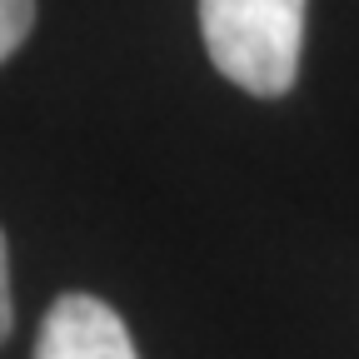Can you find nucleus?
Instances as JSON below:
<instances>
[{
    "instance_id": "obj_4",
    "label": "nucleus",
    "mask_w": 359,
    "mask_h": 359,
    "mask_svg": "<svg viewBox=\"0 0 359 359\" xmlns=\"http://www.w3.org/2000/svg\"><path fill=\"white\" fill-rule=\"evenodd\" d=\"M15 309H11V255H6V230H0V344L11 339Z\"/></svg>"
},
{
    "instance_id": "obj_3",
    "label": "nucleus",
    "mask_w": 359,
    "mask_h": 359,
    "mask_svg": "<svg viewBox=\"0 0 359 359\" xmlns=\"http://www.w3.org/2000/svg\"><path fill=\"white\" fill-rule=\"evenodd\" d=\"M30 25H35V0H0V60L20 50Z\"/></svg>"
},
{
    "instance_id": "obj_2",
    "label": "nucleus",
    "mask_w": 359,
    "mask_h": 359,
    "mask_svg": "<svg viewBox=\"0 0 359 359\" xmlns=\"http://www.w3.org/2000/svg\"><path fill=\"white\" fill-rule=\"evenodd\" d=\"M35 359H140L125 320L95 294H60L45 309Z\"/></svg>"
},
{
    "instance_id": "obj_1",
    "label": "nucleus",
    "mask_w": 359,
    "mask_h": 359,
    "mask_svg": "<svg viewBox=\"0 0 359 359\" xmlns=\"http://www.w3.org/2000/svg\"><path fill=\"white\" fill-rule=\"evenodd\" d=\"M205 50L250 95H285L299 75L304 0H200Z\"/></svg>"
}]
</instances>
